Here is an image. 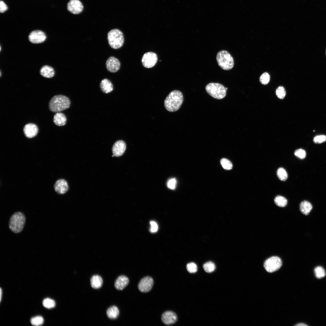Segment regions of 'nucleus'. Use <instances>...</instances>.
<instances>
[{
    "label": "nucleus",
    "instance_id": "bb28decb",
    "mask_svg": "<svg viewBox=\"0 0 326 326\" xmlns=\"http://www.w3.org/2000/svg\"><path fill=\"white\" fill-rule=\"evenodd\" d=\"M314 272L316 277L318 279L324 277L326 273L324 269L321 266H318L314 269Z\"/></svg>",
    "mask_w": 326,
    "mask_h": 326
},
{
    "label": "nucleus",
    "instance_id": "9b49d317",
    "mask_svg": "<svg viewBox=\"0 0 326 326\" xmlns=\"http://www.w3.org/2000/svg\"><path fill=\"white\" fill-rule=\"evenodd\" d=\"M106 66L107 71L111 72L114 73L119 70L120 63L117 58L112 56L109 57L107 60Z\"/></svg>",
    "mask_w": 326,
    "mask_h": 326
},
{
    "label": "nucleus",
    "instance_id": "f257e3e1",
    "mask_svg": "<svg viewBox=\"0 0 326 326\" xmlns=\"http://www.w3.org/2000/svg\"><path fill=\"white\" fill-rule=\"evenodd\" d=\"M183 101V96L182 92L178 90L171 91L166 97L164 101V106L166 109L169 112H174L178 110Z\"/></svg>",
    "mask_w": 326,
    "mask_h": 326
},
{
    "label": "nucleus",
    "instance_id": "c756f323",
    "mask_svg": "<svg viewBox=\"0 0 326 326\" xmlns=\"http://www.w3.org/2000/svg\"><path fill=\"white\" fill-rule=\"evenodd\" d=\"M221 164L222 167L226 170L231 169L232 168V164L228 159L225 158H222L220 160Z\"/></svg>",
    "mask_w": 326,
    "mask_h": 326
},
{
    "label": "nucleus",
    "instance_id": "9d476101",
    "mask_svg": "<svg viewBox=\"0 0 326 326\" xmlns=\"http://www.w3.org/2000/svg\"><path fill=\"white\" fill-rule=\"evenodd\" d=\"M46 38L45 33L40 30L32 31L29 36V40L32 43H39L43 42Z\"/></svg>",
    "mask_w": 326,
    "mask_h": 326
},
{
    "label": "nucleus",
    "instance_id": "2f4dec72",
    "mask_svg": "<svg viewBox=\"0 0 326 326\" xmlns=\"http://www.w3.org/2000/svg\"><path fill=\"white\" fill-rule=\"evenodd\" d=\"M270 80V76L269 74L266 72L263 73L260 78V83L263 85H266L269 82Z\"/></svg>",
    "mask_w": 326,
    "mask_h": 326
},
{
    "label": "nucleus",
    "instance_id": "dca6fc26",
    "mask_svg": "<svg viewBox=\"0 0 326 326\" xmlns=\"http://www.w3.org/2000/svg\"><path fill=\"white\" fill-rule=\"evenodd\" d=\"M54 188L55 191L57 193L63 194L67 191L69 186L67 182L65 180L59 179L55 183Z\"/></svg>",
    "mask_w": 326,
    "mask_h": 326
},
{
    "label": "nucleus",
    "instance_id": "58836bf2",
    "mask_svg": "<svg viewBox=\"0 0 326 326\" xmlns=\"http://www.w3.org/2000/svg\"><path fill=\"white\" fill-rule=\"evenodd\" d=\"M295 326H307V325H306V324H304V323H299V324H296Z\"/></svg>",
    "mask_w": 326,
    "mask_h": 326
},
{
    "label": "nucleus",
    "instance_id": "72a5a7b5",
    "mask_svg": "<svg viewBox=\"0 0 326 326\" xmlns=\"http://www.w3.org/2000/svg\"><path fill=\"white\" fill-rule=\"evenodd\" d=\"M294 154L296 156L301 159H304L306 156L305 151L301 149L296 150L294 152Z\"/></svg>",
    "mask_w": 326,
    "mask_h": 326
},
{
    "label": "nucleus",
    "instance_id": "c9c22d12",
    "mask_svg": "<svg viewBox=\"0 0 326 326\" xmlns=\"http://www.w3.org/2000/svg\"><path fill=\"white\" fill-rule=\"evenodd\" d=\"M176 180L173 178L169 180L167 183V186L170 189L174 190L176 187Z\"/></svg>",
    "mask_w": 326,
    "mask_h": 326
},
{
    "label": "nucleus",
    "instance_id": "4c0bfd02",
    "mask_svg": "<svg viewBox=\"0 0 326 326\" xmlns=\"http://www.w3.org/2000/svg\"><path fill=\"white\" fill-rule=\"evenodd\" d=\"M8 9V6L5 2L2 1H0V12L2 13Z\"/></svg>",
    "mask_w": 326,
    "mask_h": 326
},
{
    "label": "nucleus",
    "instance_id": "423d86ee",
    "mask_svg": "<svg viewBox=\"0 0 326 326\" xmlns=\"http://www.w3.org/2000/svg\"><path fill=\"white\" fill-rule=\"evenodd\" d=\"M25 218L21 213L18 212L14 213L11 217L9 222V227L15 233L21 232L25 224Z\"/></svg>",
    "mask_w": 326,
    "mask_h": 326
},
{
    "label": "nucleus",
    "instance_id": "393cba45",
    "mask_svg": "<svg viewBox=\"0 0 326 326\" xmlns=\"http://www.w3.org/2000/svg\"><path fill=\"white\" fill-rule=\"evenodd\" d=\"M203 267L205 271L208 273L213 272L216 269V266L214 263L210 261L204 264Z\"/></svg>",
    "mask_w": 326,
    "mask_h": 326
},
{
    "label": "nucleus",
    "instance_id": "473e14b6",
    "mask_svg": "<svg viewBox=\"0 0 326 326\" xmlns=\"http://www.w3.org/2000/svg\"><path fill=\"white\" fill-rule=\"evenodd\" d=\"M187 271L190 273H196L197 270V265L193 262L188 263L186 266Z\"/></svg>",
    "mask_w": 326,
    "mask_h": 326
},
{
    "label": "nucleus",
    "instance_id": "ea45409f",
    "mask_svg": "<svg viewBox=\"0 0 326 326\" xmlns=\"http://www.w3.org/2000/svg\"><path fill=\"white\" fill-rule=\"evenodd\" d=\"M2 290L1 288H0V301H1V299H2Z\"/></svg>",
    "mask_w": 326,
    "mask_h": 326
},
{
    "label": "nucleus",
    "instance_id": "1a4fd4ad",
    "mask_svg": "<svg viewBox=\"0 0 326 326\" xmlns=\"http://www.w3.org/2000/svg\"><path fill=\"white\" fill-rule=\"evenodd\" d=\"M154 283L153 279L149 276H146L142 278L138 286L139 290L142 292H147L152 289Z\"/></svg>",
    "mask_w": 326,
    "mask_h": 326
},
{
    "label": "nucleus",
    "instance_id": "a19ab883",
    "mask_svg": "<svg viewBox=\"0 0 326 326\" xmlns=\"http://www.w3.org/2000/svg\"><path fill=\"white\" fill-rule=\"evenodd\" d=\"M325 54H326V51H325Z\"/></svg>",
    "mask_w": 326,
    "mask_h": 326
},
{
    "label": "nucleus",
    "instance_id": "4be33fe9",
    "mask_svg": "<svg viewBox=\"0 0 326 326\" xmlns=\"http://www.w3.org/2000/svg\"><path fill=\"white\" fill-rule=\"evenodd\" d=\"M299 207L301 212L306 215L309 214L312 208V204L306 200L302 202L300 204Z\"/></svg>",
    "mask_w": 326,
    "mask_h": 326
},
{
    "label": "nucleus",
    "instance_id": "6ab92c4d",
    "mask_svg": "<svg viewBox=\"0 0 326 326\" xmlns=\"http://www.w3.org/2000/svg\"><path fill=\"white\" fill-rule=\"evenodd\" d=\"M53 121L56 125L61 126L65 125L66 122V118L62 113H56L54 116Z\"/></svg>",
    "mask_w": 326,
    "mask_h": 326
},
{
    "label": "nucleus",
    "instance_id": "4468645a",
    "mask_svg": "<svg viewBox=\"0 0 326 326\" xmlns=\"http://www.w3.org/2000/svg\"><path fill=\"white\" fill-rule=\"evenodd\" d=\"M126 149V144L125 142L122 140H118L113 145L112 153L114 156L119 157L124 153Z\"/></svg>",
    "mask_w": 326,
    "mask_h": 326
},
{
    "label": "nucleus",
    "instance_id": "f3484780",
    "mask_svg": "<svg viewBox=\"0 0 326 326\" xmlns=\"http://www.w3.org/2000/svg\"><path fill=\"white\" fill-rule=\"evenodd\" d=\"M129 283V279L127 276L121 275L116 280L114 283V286L117 289L122 290L126 287Z\"/></svg>",
    "mask_w": 326,
    "mask_h": 326
},
{
    "label": "nucleus",
    "instance_id": "b1692460",
    "mask_svg": "<svg viewBox=\"0 0 326 326\" xmlns=\"http://www.w3.org/2000/svg\"><path fill=\"white\" fill-rule=\"evenodd\" d=\"M274 202L277 206L280 207H285L287 203V200L285 197L279 195L275 197Z\"/></svg>",
    "mask_w": 326,
    "mask_h": 326
},
{
    "label": "nucleus",
    "instance_id": "aec40b11",
    "mask_svg": "<svg viewBox=\"0 0 326 326\" xmlns=\"http://www.w3.org/2000/svg\"><path fill=\"white\" fill-rule=\"evenodd\" d=\"M40 74L42 76L47 78H51L54 75L53 69L51 66L45 65L43 66L40 70Z\"/></svg>",
    "mask_w": 326,
    "mask_h": 326
},
{
    "label": "nucleus",
    "instance_id": "5701e85b",
    "mask_svg": "<svg viewBox=\"0 0 326 326\" xmlns=\"http://www.w3.org/2000/svg\"><path fill=\"white\" fill-rule=\"evenodd\" d=\"M107 315L110 319H114L117 318L119 314V311L118 308L116 306H112L110 307L106 312Z\"/></svg>",
    "mask_w": 326,
    "mask_h": 326
},
{
    "label": "nucleus",
    "instance_id": "ddd939ff",
    "mask_svg": "<svg viewBox=\"0 0 326 326\" xmlns=\"http://www.w3.org/2000/svg\"><path fill=\"white\" fill-rule=\"evenodd\" d=\"M161 320L164 324L167 325H171L176 322L177 320V317L175 312L168 311L163 313Z\"/></svg>",
    "mask_w": 326,
    "mask_h": 326
},
{
    "label": "nucleus",
    "instance_id": "e433bc0d",
    "mask_svg": "<svg viewBox=\"0 0 326 326\" xmlns=\"http://www.w3.org/2000/svg\"><path fill=\"white\" fill-rule=\"evenodd\" d=\"M151 227L150 230L151 232L154 233L156 232L158 229V226L157 223L154 221L150 222Z\"/></svg>",
    "mask_w": 326,
    "mask_h": 326
},
{
    "label": "nucleus",
    "instance_id": "39448f33",
    "mask_svg": "<svg viewBox=\"0 0 326 326\" xmlns=\"http://www.w3.org/2000/svg\"><path fill=\"white\" fill-rule=\"evenodd\" d=\"M216 60L219 66L222 69L229 70L234 65L233 57L227 51L222 50L219 51L216 55Z\"/></svg>",
    "mask_w": 326,
    "mask_h": 326
},
{
    "label": "nucleus",
    "instance_id": "a211bd4d",
    "mask_svg": "<svg viewBox=\"0 0 326 326\" xmlns=\"http://www.w3.org/2000/svg\"><path fill=\"white\" fill-rule=\"evenodd\" d=\"M100 86L101 91L105 93H108L111 92L113 89L112 83L107 78H104L101 80Z\"/></svg>",
    "mask_w": 326,
    "mask_h": 326
},
{
    "label": "nucleus",
    "instance_id": "f704fd0d",
    "mask_svg": "<svg viewBox=\"0 0 326 326\" xmlns=\"http://www.w3.org/2000/svg\"><path fill=\"white\" fill-rule=\"evenodd\" d=\"M326 141V136L324 135H320L315 136L314 138V142L316 144H320Z\"/></svg>",
    "mask_w": 326,
    "mask_h": 326
},
{
    "label": "nucleus",
    "instance_id": "2eb2a0df",
    "mask_svg": "<svg viewBox=\"0 0 326 326\" xmlns=\"http://www.w3.org/2000/svg\"><path fill=\"white\" fill-rule=\"evenodd\" d=\"M23 131L26 136L28 138H30L34 137L37 135L38 129L35 124L29 123L24 126Z\"/></svg>",
    "mask_w": 326,
    "mask_h": 326
},
{
    "label": "nucleus",
    "instance_id": "f03ea898",
    "mask_svg": "<svg viewBox=\"0 0 326 326\" xmlns=\"http://www.w3.org/2000/svg\"><path fill=\"white\" fill-rule=\"evenodd\" d=\"M70 104V100L66 96L57 95L51 98L49 102V107L51 111L58 113L68 108Z\"/></svg>",
    "mask_w": 326,
    "mask_h": 326
},
{
    "label": "nucleus",
    "instance_id": "cd10ccee",
    "mask_svg": "<svg viewBox=\"0 0 326 326\" xmlns=\"http://www.w3.org/2000/svg\"><path fill=\"white\" fill-rule=\"evenodd\" d=\"M30 321L33 325L40 326L43 324L44 319L41 316H37L32 318Z\"/></svg>",
    "mask_w": 326,
    "mask_h": 326
},
{
    "label": "nucleus",
    "instance_id": "412c9836",
    "mask_svg": "<svg viewBox=\"0 0 326 326\" xmlns=\"http://www.w3.org/2000/svg\"><path fill=\"white\" fill-rule=\"evenodd\" d=\"M90 282L91 286L94 289L101 288L103 283L102 278L98 275L93 276L91 279Z\"/></svg>",
    "mask_w": 326,
    "mask_h": 326
},
{
    "label": "nucleus",
    "instance_id": "c85d7f7f",
    "mask_svg": "<svg viewBox=\"0 0 326 326\" xmlns=\"http://www.w3.org/2000/svg\"><path fill=\"white\" fill-rule=\"evenodd\" d=\"M43 305L45 308L50 309L54 308L56 305L55 301L50 298H47L44 299Z\"/></svg>",
    "mask_w": 326,
    "mask_h": 326
},
{
    "label": "nucleus",
    "instance_id": "f8f14e48",
    "mask_svg": "<svg viewBox=\"0 0 326 326\" xmlns=\"http://www.w3.org/2000/svg\"><path fill=\"white\" fill-rule=\"evenodd\" d=\"M67 7L68 11L74 14L80 13L83 9V6L79 0H70Z\"/></svg>",
    "mask_w": 326,
    "mask_h": 326
},
{
    "label": "nucleus",
    "instance_id": "7ed1b4c3",
    "mask_svg": "<svg viewBox=\"0 0 326 326\" xmlns=\"http://www.w3.org/2000/svg\"><path fill=\"white\" fill-rule=\"evenodd\" d=\"M107 38L109 46L114 49L121 48L124 43L123 34L118 29H113L110 31L107 34Z\"/></svg>",
    "mask_w": 326,
    "mask_h": 326
},
{
    "label": "nucleus",
    "instance_id": "20e7f679",
    "mask_svg": "<svg viewBox=\"0 0 326 326\" xmlns=\"http://www.w3.org/2000/svg\"><path fill=\"white\" fill-rule=\"evenodd\" d=\"M227 88L222 84L216 83L211 82L206 85L205 87L207 93L212 97L217 99H221L226 95Z\"/></svg>",
    "mask_w": 326,
    "mask_h": 326
},
{
    "label": "nucleus",
    "instance_id": "7c9ffc66",
    "mask_svg": "<svg viewBox=\"0 0 326 326\" xmlns=\"http://www.w3.org/2000/svg\"><path fill=\"white\" fill-rule=\"evenodd\" d=\"M276 93L277 96L279 98L283 99L286 95V92L284 88L283 87L280 86L276 89Z\"/></svg>",
    "mask_w": 326,
    "mask_h": 326
},
{
    "label": "nucleus",
    "instance_id": "6e6552de",
    "mask_svg": "<svg viewBox=\"0 0 326 326\" xmlns=\"http://www.w3.org/2000/svg\"><path fill=\"white\" fill-rule=\"evenodd\" d=\"M157 60V56L155 53L152 52H147L145 53L142 57V64L145 68H151L155 66Z\"/></svg>",
    "mask_w": 326,
    "mask_h": 326
},
{
    "label": "nucleus",
    "instance_id": "0eeeda50",
    "mask_svg": "<svg viewBox=\"0 0 326 326\" xmlns=\"http://www.w3.org/2000/svg\"><path fill=\"white\" fill-rule=\"evenodd\" d=\"M282 265V261L280 257L273 256L266 260L264 267L267 272L272 273L279 270Z\"/></svg>",
    "mask_w": 326,
    "mask_h": 326
},
{
    "label": "nucleus",
    "instance_id": "a878e982",
    "mask_svg": "<svg viewBox=\"0 0 326 326\" xmlns=\"http://www.w3.org/2000/svg\"><path fill=\"white\" fill-rule=\"evenodd\" d=\"M276 174L278 178L281 181H285L287 178V173L283 168H280L277 169Z\"/></svg>",
    "mask_w": 326,
    "mask_h": 326
}]
</instances>
